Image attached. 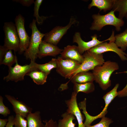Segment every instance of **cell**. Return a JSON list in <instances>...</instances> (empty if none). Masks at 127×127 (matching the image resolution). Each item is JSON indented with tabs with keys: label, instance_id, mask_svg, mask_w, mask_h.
Wrapping results in <instances>:
<instances>
[{
	"label": "cell",
	"instance_id": "cell-19",
	"mask_svg": "<svg viewBox=\"0 0 127 127\" xmlns=\"http://www.w3.org/2000/svg\"><path fill=\"white\" fill-rule=\"evenodd\" d=\"M26 118L28 127H44V124L42 122L39 111L29 113Z\"/></svg>",
	"mask_w": 127,
	"mask_h": 127
},
{
	"label": "cell",
	"instance_id": "cell-29",
	"mask_svg": "<svg viewBox=\"0 0 127 127\" xmlns=\"http://www.w3.org/2000/svg\"><path fill=\"white\" fill-rule=\"evenodd\" d=\"M113 123L111 119L105 116L102 118L101 120L98 123L88 127H109L110 125Z\"/></svg>",
	"mask_w": 127,
	"mask_h": 127
},
{
	"label": "cell",
	"instance_id": "cell-5",
	"mask_svg": "<svg viewBox=\"0 0 127 127\" xmlns=\"http://www.w3.org/2000/svg\"><path fill=\"white\" fill-rule=\"evenodd\" d=\"M35 62L31 61L29 64L21 66L18 64L17 60L14 66L8 67V74L4 77V80L7 82L13 81L16 82L24 80V76L27 73L37 70L35 66Z\"/></svg>",
	"mask_w": 127,
	"mask_h": 127
},
{
	"label": "cell",
	"instance_id": "cell-30",
	"mask_svg": "<svg viewBox=\"0 0 127 127\" xmlns=\"http://www.w3.org/2000/svg\"><path fill=\"white\" fill-rule=\"evenodd\" d=\"M3 100V97L0 95V114L3 115L4 117H6L10 114V111L8 108L4 104Z\"/></svg>",
	"mask_w": 127,
	"mask_h": 127
},
{
	"label": "cell",
	"instance_id": "cell-18",
	"mask_svg": "<svg viewBox=\"0 0 127 127\" xmlns=\"http://www.w3.org/2000/svg\"><path fill=\"white\" fill-rule=\"evenodd\" d=\"M70 79L73 83H82L95 81L93 73L89 71L79 72L73 75Z\"/></svg>",
	"mask_w": 127,
	"mask_h": 127
},
{
	"label": "cell",
	"instance_id": "cell-3",
	"mask_svg": "<svg viewBox=\"0 0 127 127\" xmlns=\"http://www.w3.org/2000/svg\"><path fill=\"white\" fill-rule=\"evenodd\" d=\"M36 20L33 19L30 24L32 33L29 46L24 52L26 58L30 59L31 61L34 62L38 57L39 46L45 35L39 30L36 25Z\"/></svg>",
	"mask_w": 127,
	"mask_h": 127
},
{
	"label": "cell",
	"instance_id": "cell-15",
	"mask_svg": "<svg viewBox=\"0 0 127 127\" xmlns=\"http://www.w3.org/2000/svg\"><path fill=\"white\" fill-rule=\"evenodd\" d=\"M63 50L56 45L42 40L39 46L38 57L41 59L48 56L55 57L60 54Z\"/></svg>",
	"mask_w": 127,
	"mask_h": 127
},
{
	"label": "cell",
	"instance_id": "cell-17",
	"mask_svg": "<svg viewBox=\"0 0 127 127\" xmlns=\"http://www.w3.org/2000/svg\"><path fill=\"white\" fill-rule=\"evenodd\" d=\"M114 0H92L89 4L88 8L90 9L93 7H97L100 11L102 10L105 12L112 10Z\"/></svg>",
	"mask_w": 127,
	"mask_h": 127
},
{
	"label": "cell",
	"instance_id": "cell-37",
	"mask_svg": "<svg viewBox=\"0 0 127 127\" xmlns=\"http://www.w3.org/2000/svg\"><path fill=\"white\" fill-rule=\"evenodd\" d=\"M125 18H126V19L127 20V14L126 15V16Z\"/></svg>",
	"mask_w": 127,
	"mask_h": 127
},
{
	"label": "cell",
	"instance_id": "cell-28",
	"mask_svg": "<svg viewBox=\"0 0 127 127\" xmlns=\"http://www.w3.org/2000/svg\"><path fill=\"white\" fill-rule=\"evenodd\" d=\"M13 122L15 127H28L27 120L19 114H16Z\"/></svg>",
	"mask_w": 127,
	"mask_h": 127
},
{
	"label": "cell",
	"instance_id": "cell-1",
	"mask_svg": "<svg viewBox=\"0 0 127 127\" xmlns=\"http://www.w3.org/2000/svg\"><path fill=\"white\" fill-rule=\"evenodd\" d=\"M119 68L116 62L110 60L105 61L102 65L95 67L92 70L95 81L103 90H106L111 85L110 79L111 75Z\"/></svg>",
	"mask_w": 127,
	"mask_h": 127
},
{
	"label": "cell",
	"instance_id": "cell-20",
	"mask_svg": "<svg viewBox=\"0 0 127 127\" xmlns=\"http://www.w3.org/2000/svg\"><path fill=\"white\" fill-rule=\"evenodd\" d=\"M26 75L29 76L37 84L42 85L46 82L48 75L43 72L35 70L29 72Z\"/></svg>",
	"mask_w": 127,
	"mask_h": 127
},
{
	"label": "cell",
	"instance_id": "cell-16",
	"mask_svg": "<svg viewBox=\"0 0 127 127\" xmlns=\"http://www.w3.org/2000/svg\"><path fill=\"white\" fill-rule=\"evenodd\" d=\"M61 57L63 59H69L75 60L81 64L84 57L79 53L77 46L75 45H68L65 47L60 54Z\"/></svg>",
	"mask_w": 127,
	"mask_h": 127
},
{
	"label": "cell",
	"instance_id": "cell-14",
	"mask_svg": "<svg viewBox=\"0 0 127 127\" xmlns=\"http://www.w3.org/2000/svg\"><path fill=\"white\" fill-rule=\"evenodd\" d=\"M5 96L12 105L16 114H19L25 118L29 113H32V108L23 102L9 95H6Z\"/></svg>",
	"mask_w": 127,
	"mask_h": 127
},
{
	"label": "cell",
	"instance_id": "cell-27",
	"mask_svg": "<svg viewBox=\"0 0 127 127\" xmlns=\"http://www.w3.org/2000/svg\"><path fill=\"white\" fill-rule=\"evenodd\" d=\"M43 1L42 0H36L34 3L33 16L36 18V22L39 24H42L44 21L48 17L44 16H40L39 15V9Z\"/></svg>",
	"mask_w": 127,
	"mask_h": 127
},
{
	"label": "cell",
	"instance_id": "cell-22",
	"mask_svg": "<svg viewBox=\"0 0 127 127\" xmlns=\"http://www.w3.org/2000/svg\"><path fill=\"white\" fill-rule=\"evenodd\" d=\"M61 116L62 118L58 121V127H75V123L73 121L76 118L74 115L66 112Z\"/></svg>",
	"mask_w": 127,
	"mask_h": 127
},
{
	"label": "cell",
	"instance_id": "cell-25",
	"mask_svg": "<svg viewBox=\"0 0 127 127\" xmlns=\"http://www.w3.org/2000/svg\"><path fill=\"white\" fill-rule=\"evenodd\" d=\"M115 43L118 47L123 51L127 48V27L122 32L115 36Z\"/></svg>",
	"mask_w": 127,
	"mask_h": 127
},
{
	"label": "cell",
	"instance_id": "cell-36",
	"mask_svg": "<svg viewBox=\"0 0 127 127\" xmlns=\"http://www.w3.org/2000/svg\"><path fill=\"white\" fill-rule=\"evenodd\" d=\"M8 122V119H0V127H5Z\"/></svg>",
	"mask_w": 127,
	"mask_h": 127
},
{
	"label": "cell",
	"instance_id": "cell-10",
	"mask_svg": "<svg viewBox=\"0 0 127 127\" xmlns=\"http://www.w3.org/2000/svg\"><path fill=\"white\" fill-rule=\"evenodd\" d=\"M15 21L20 41L18 51L19 53L21 54L25 52L28 48L30 37L28 36L25 28L24 18L19 14L16 16Z\"/></svg>",
	"mask_w": 127,
	"mask_h": 127
},
{
	"label": "cell",
	"instance_id": "cell-13",
	"mask_svg": "<svg viewBox=\"0 0 127 127\" xmlns=\"http://www.w3.org/2000/svg\"><path fill=\"white\" fill-rule=\"evenodd\" d=\"M77 94L74 91L71 94V98L65 101L67 107L66 112L74 115L76 119L78 127H85L83 121L84 116L82 115L78 106L77 101Z\"/></svg>",
	"mask_w": 127,
	"mask_h": 127
},
{
	"label": "cell",
	"instance_id": "cell-12",
	"mask_svg": "<svg viewBox=\"0 0 127 127\" xmlns=\"http://www.w3.org/2000/svg\"><path fill=\"white\" fill-rule=\"evenodd\" d=\"M89 51L97 54L111 51L116 53L123 61L127 60V54L120 48H119L115 43L114 37L108 43L104 42L89 50Z\"/></svg>",
	"mask_w": 127,
	"mask_h": 127
},
{
	"label": "cell",
	"instance_id": "cell-2",
	"mask_svg": "<svg viewBox=\"0 0 127 127\" xmlns=\"http://www.w3.org/2000/svg\"><path fill=\"white\" fill-rule=\"evenodd\" d=\"M115 12L112 10L104 15H101L99 12L93 14L92 17L93 20L90 28V29L99 31L104 26L110 25L114 27L117 31H120L121 30V27L124 24V22L123 19L117 17Z\"/></svg>",
	"mask_w": 127,
	"mask_h": 127
},
{
	"label": "cell",
	"instance_id": "cell-9",
	"mask_svg": "<svg viewBox=\"0 0 127 127\" xmlns=\"http://www.w3.org/2000/svg\"><path fill=\"white\" fill-rule=\"evenodd\" d=\"M77 22L76 18L74 16H71L69 23L66 26H56L49 32L45 34L44 40L56 45L68 30Z\"/></svg>",
	"mask_w": 127,
	"mask_h": 127
},
{
	"label": "cell",
	"instance_id": "cell-26",
	"mask_svg": "<svg viewBox=\"0 0 127 127\" xmlns=\"http://www.w3.org/2000/svg\"><path fill=\"white\" fill-rule=\"evenodd\" d=\"M17 59L16 56L12 53V50H9L6 53L0 65L3 64L7 65L8 67H12L16 63Z\"/></svg>",
	"mask_w": 127,
	"mask_h": 127
},
{
	"label": "cell",
	"instance_id": "cell-7",
	"mask_svg": "<svg viewBox=\"0 0 127 127\" xmlns=\"http://www.w3.org/2000/svg\"><path fill=\"white\" fill-rule=\"evenodd\" d=\"M83 55V61L73 75L79 72L92 70L95 67L102 65L105 62L103 54H97L87 51Z\"/></svg>",
	"mask_w": 127,
	"mask_h": 127
},
{
	"label": "cell",
	"instance_id": "cell-33",
	"mask_svg": "<svg viewBox=\"0 0 127 127\" xmlns=\"http://www.w3.org/2000/svg\"><path fill=\"white\" fill-rule=\"evenodd\" d=\"M123 72L126 73L127 74V71ZM117 96L120 97L127 96V83L126 86L123 89L118 92Z\"/></svg>",
	"mask_w": 127,
	"mask_h": 127
},
{
	"label": "cell",
	"instance_id": "cell-11",
	"mask_svg": "<svg viewBox=\"0 0 127 127\" xmlns=\"http://www.w3.org/2000/svg\"><path fill=\"white\" fill-rule=\"evenodd\" d=\"M115 35L114 33L112 32L110 37L106 40L100 41L97 39L98 37L96 34H95L91 36L92 40L88 42H85L82 39L81 34L79 32H76L73 37V42L76 43L78 45V47L79 53L81 55L86 51L97 46L99 44L104 41H110L113 38Z\"/></svg>",
	"mask_w": 127,
	"mask_h": 127
},
{
	"label": "cell",
	"instance_id": "cell-24",
	"mask_svg": "<svg viewBox=\"0 0 127 127\" xmlns=\"http://www.w3.org/2000/svg\"><path fill=\"white\" fill-rule=\"evenodd\" d=\"M34 65L37 70L44 72L48 75L52 69L57 67L56 59L52 58L49 62L44 64H38L35 62Z\"/></svg>",
	"mask_w": 127,
	"mask_h": 127
},
{
	"label": "cell",
	"instance_id": "cell-32",
	"mask_svg": "<svg viewBox=\"0 0 127 127\" xmlns=\"http://www.w3.org/2000/svg\"><path fill=\"white\" fill-rule=\"evenodd\" d=\"M43 122L45 123L44 127H58L56 122L52 119L44 121Z\"/></svg>",
	"mask_w": 127,
	"mask_h": 127
},
{
	"label": "cell",
	"instance_id": "cell-21",
	"mask_svg": "<svg viewBox=\"0 0 127 127\" xmlns=\"http://www.w3.org/2000/svg\"><path fill=\"white\" fill-rule=\"evenodd\" d=\"M112 10L118 12V18L123 19L127 14V0H114Z\"/></svg>",
	"mask_w": 127,
	"mask_h": 127
},
{
	"label": "cell",
	"instance_id": "cell-8",
	"mask_svg": "<svg viewBox=\"0 0 127 127\" xmlns=\"http://www.w3.org/2000/svg\"><path fill=\"white\" fill-rule=\"evenodd\" d=\"M56 71L65 79H70L81 65L78 62L69 59H63L61 56L56 59Z\"/></svg>",
	"mask_w": 127,
	"mask_h": 127
},
{
	"label": "cell",
	"instance_id": "cell-6",
	"mask_svg": "<svg viewBox=\"0 0 127 127\" xmlns=\"http://www.w3.org/2000/svg\"><path fill=\"white\" fill-rule=\"evenodd\" d=\"M119 85V83L116 84L113 89L103 96V98L105 101V106L102 111L99 115L94 116H91L87 112L86 107H84L82 108V109L83 110L82 112L85 117V120L84 123L85 127H88L91 125V123L96 119L105 116L107 112V109L108 106L114 99L118 95L117 90Z\"/></svg>",
	"mask_w": 127,
	"mask_h": 127
},
{
	"label": "cell",
	"instance_id": "cell-35",
	"mask_svg": "<svg viewBox=\"0 0 127 127\" xmlns=\"http://www.w3.org/2000/svg\"><path fill=\"white\" fill-rule=\"evenodd\" d=\"M14 117L13 115L9 116L8 118V122L5 127H13Z\"/></svg>",
	"mask_w": 127,
	"mask_h": 127
},
{
	"label": "cell",
	"instance_id": "cell-4",
	"mask_svg": "<svg viewBox=\"0 0 127 127\" xmlns=\"http://www.w3.org/2000/svg\"><path fill=\"white\" fill-rule=\"evenodd\" d=\"M3 29L5 36L4 47L8 50L18 51L20 41L15 24L12 22H5Z\"/></svg>",
	"mask_w": 127,
	"mask_h": 127
},
{
	"label": "cell",
	"instance_id": "cell-23",
	"mask_svg": "<svg viewBox=\"0 0 127 127\" xmlns=\"http://www.w3.org/2000/svg\"><path fill=\"white\" fill-rule=\"evenodd\" d=\"M73 84L74 91L77 94L79 92L88 94L93 92L95 90V87L93 82Z\"/></svg>",
	"mask_w": 127,
	"mask_h": 127
},
{
	"label": "cell",
	"instance_id": "cell-34",
	"mask_svg": "<svg viewBox=\"0 0 127 127\" xmlns=\"http://www.w3.org/2000/svg\"><path fill=\"white\" fill-rule=\"evenodd\" d=\"M8 50L6 49L3 46L0 47V63L2 62L6 52Z\"/></svg>",
	"mask_w": 127,
	"mask_h": 127
},
{
	"label": "cell",
	"instance_id": "cell-31",
	"mask_svg": "<svg viewBox=\"0 0 127 127\" xmlns=\"http://www.w3.org/2000/svg\"><path fill=\"white\" fill-rule=\"evenodd\" d=\"M12 1L19 3L23 6L28 7L34 3L35 1L34 0H13Z\"/></svg>",
	"mask_w": 127,
	"mask_h": 127
}]
</instances>
